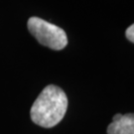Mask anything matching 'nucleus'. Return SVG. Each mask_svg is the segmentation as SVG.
<instances>
[{
    "label": "nucleus",
    "instance_id": "nucleus-1",
    "mask_svg": "<svg viewBox=\"0 0 134 134\" xmlns=\"http://www.w3.org/2000/svg\"><path fill=\"white\" fill-rule=\"evenodd\" d=\"M67 108L68 97L65 91L57 86L49 85L31 107V119L41 127L51 128L64 118Z\"/></svg>",
    "mask_w": 134,
    "mask_h": 134
},
{
    "label": "nucleus",
    "instance_id": "nucleus-2",
    "mask_svg": "<svg viewBox=\"0 0 134 134\" xmlns=\"http://www.w3.org/2000/svg\"><path fill=\"white\" fill-rule=\"evenodd\" d=\"M28 30L31 35L45 47L60 51L68 45V37L62 28L39 17L29 18Z\"/></svg>",
    "mask_w": 134,
    "mask_h": 134
},
{
    "label": "nucleus",
    "instance_id": "nucleus-3",
    "mask_svg": "<svg viewBox=\"0 0 134 134\" xmlns=\"http://www.w3.org/2000/svg\"><path fill=\"white\" fill-rule=\"evenodd\" d=\"M108 134H134V113L115 114L107 127Z\"/></svg>",
    "mask_w": 134,
    "mask_h": 134
},
{
    "label": "nucleus",
    "instance_id": "nucleus-4",
    "mask_svg": "<svg viewBox=\"0 0 134 134\" xmlns=\"http://www.w3.org/2000/svg\"><path fill=\"white\" fill-rule=\"evenodd\" d=\"M125 35H126V38L128 39L130 42L134 43V24H132L126 29Z\"/></svg>",
    "mask_w": 134,
    "mask_h": 134
}]
</instances>
